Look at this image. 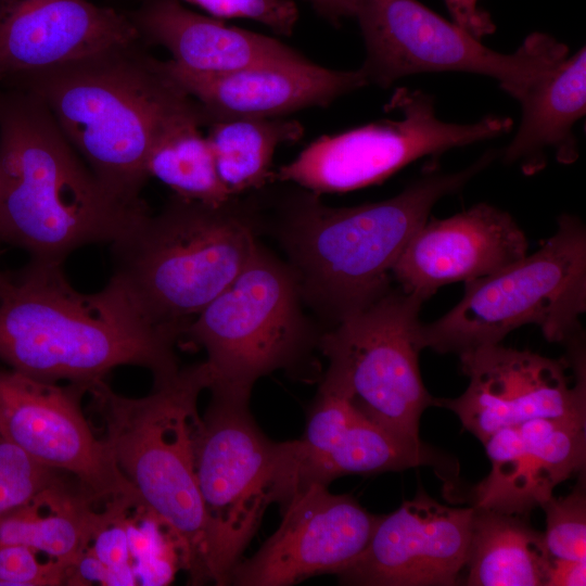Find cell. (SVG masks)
Segmentation results:
<instances>
[{
  "mask_svg": "<svg viewBox=\"0 0 586 586\" xmlns=\"http://www.w3.org/2000/svg\"><path fill=\"white\" fill-rule=\"evenodd\" d=\"M149 214L110 192L44 104L17 90L0 95V242L61 263L90 244H113Z\"/></svg>",
  "mask_w": 586,
  "mask_h": 586,
  "instance_id": "2",
  "label": "cell"
},
{
  "mask_svg": "<svg viewBox=\"0 0 586 586\" xmlns=\"http://www.w3.org/2000/svg\"><path fill=\"white\" fill-rule=\"evenodd\" d=\"M198 103L189 95L167 116L146 157V171L174 190L178 198L220 207L232 201L221 182L213 152L200 126Z\"/></svg>",
  "mask_w": 586,
  "mask_h": 586,
  "instance_id": "26",
  "label": "cell"
},
{
  "mask_svg": "<svg viewBox=\"0 0 586 586\" xmlns=\"http://www.w3.org/2000/svg\"><path fill=\"white\" fill-rule=\"evenodd\" d=\"M139 28L168 50L173 62L199 73H226L305 58L275 38L198 14L178 0H152L138 16Z\"/></svg>",
  "mask_w": 586,
  "mask_h": 586,
  "instance_id": "22",
  "label": "cell"
},
{
  "mask_svg": "<svg viewBox=\"0 0 586 586\" xmlns=\"http://www.w3.org/2000/svg\"><path fill=\"white\" fill-rule=\"evenodd\" d=\"M302 137L303 126L283 117L216 119L206 136L217 174L232 196L264 187L277 148Z\"/></svg>",
  "mask_w": 586,
  "mask_h": 586,
  "instance_id": "27",
  "label": "cell"
},
{
  "mask_svg": "<svg viewBox=\"0 0 586 586\" xmlns=\"http://www.w3.org/2000/svg\"><path fill=\"white\" fill-rule=\"evenodd\" d=\"M278 530L229 576L238 586H289L319 574H336L366 548L381 515L349 495L313 484L281 507Z\"/></svg>",
  "mask_w": 586,
  "mask_h": 586,
  "instance_id": "16",
  "label": "cell"
},
{
  "mask_svg": "<svg viewBox=\"0 0 586 586\" xmlns=\"http://www.w3.org/2000/svg\"><path fill=\"white\" fill-rule=\"evenodd\" d=\"M492 160L486 153L460 171L433 170L375 203L331 207L316 196L304 198L282 232L302 298L335 324L377 301L392 288L396 260L434 205Z\"/></svg>",
  "mask_w": 586,
  "mask_h": 586,
  "instance_id": "3",
  "label": "cell"
},
{
  "mask_svg": "<svg viewBox=\"0 0 586 586\" xmlns=\"http://www.w3.org/2000/svg\"><path fill=\"white\" fill-rule=\"evenodd\" d=\"M488 475L471 493L472 507L527 515L586 463V419L536 418L502 428L484 443Z\"/></svg>",
  "mask_w": 586,
  "mask_h": 586,
  "instance_id": "21",
  "label": "cell"
},
{
  "mask_svg": "<svg viewBox=\"0 0 586 586\" xmlns=\"http://www.w3.org/2000/svg\"><path fill=\"white\" fill-rule=\"evenodd\" d=\"M180 331L148 322L113 281L82 293L61 263L30 258L0 271V360L33 379L88 390L114 368L139 366L154 382L175 374Z\"/></svg>",
  "mask_w": 586,
  "mask_h": 586,
  "instance_id": "1",
  "label": "cell"
},
{
  "mask_svg": "<svg viewBox=\"0 0 586 586\" xmlns=\"http://www.w3.org/2000/svg\"><path fill=\"white\" fill-rule=\"evenodd\" d=\"M469 379L456 398H435L484 443L496 431L536 418L586 419L585 366L498 344L459 355Z\"/></svg>",
  "mask_w": 586,
  "mask_h": 586,
  "instance_id": "15",
  "label": "cell"
},
{
  "mask_svg": "<svg viewBox=\"0 0 586 586\" xmlns=\"http://www.w3.org/2000/svg\"><path fill=\"white\" fill-rule=\"evenodd\" d=\"M282 443L281 496L286 501L313 484L328 486L348 474L400 471L421 466L451 479L458 467L421 440L399 436L374 423L324 375L303 437Z\"/></svg>",
  "mask_w": 586,
  "mask_h": 586,
  "instance_id": "14",
  "label": "cell"
},
{
  "mask_svg": "<svg viewBox=\"0 0 586 586\" xmlns=\"http://www.w3.org/2000/svg\"><path fill=\"white\" fill-rule=\"evenodd\" d=\"M466 283L459 303L420 326L423 348L457 354L500 343L508 333L538 326L549 342L575 344L586 310V230L561 215L540 247L487 277Z\"/></svg>",
  "mask_w": 586,
  "mask_h": 586,
  "instance_id": "7",
  "label": "cell"
},
{
  "mask_svg": "<svg viewBox=\"0 0 586 586\" xmlns=\"http://www.w3.org/2000/svg\"><path fill=\"white\" fill-rule=\"evenodd\" d=\"M157 64L198 103L204 123L234 117H282L306 107L327 106L368 84L360 68L335 71L306 58L216 74L193 72L171 60Z\"/></svg>",
  "mask_w": 586,
  "mask_h": 586,
  "instance_id": "20",
  "label": "cell"
},
{
  "mask_svg": "<svg viewBox=\"0 0 586 586\" xmlns=\"http://www.w3.org/2000/svg\"><path fill=\"white\" fill-rule=\"evenodd\" d=\"M453 22L477 39L491 35L496 26L491 15L480 8V0H444Z\"/></svg>",
  "mask_w": 586,
  "mask_h": 586,
  "instance_id": "34",
  "label": "cell"
},
{
  "mask_svg": "<svg viewBox=\"0 0 586 586\" xmlns=\"http://www.w3.org/2000/svg\"><path fill=\"white\" fill-rule=\"evenodd\" d=\"M56 471L0 437V515L30 502L62 482Z\"/></svg>",
  "mask_w": 586,
  "mask_h": 586,
  "instance_id": "30",
  "label": "cell"
},
{
  "mask_svg": "<svg viewBox=\"0 0 586 586\" xmlns=\"http://www.w3.org/2000/svg\"><path fill=\"white\" fill-rule=\"evenodd\" d=\"M177 196L112 245L113 280L150 323L184 326L238 277L258 244L231 207Z\"/></svg>",
  "mask_w": 586,
  "mask_h": 586,
  "instance_id": "6",
  "label": "cell"
},
{
  "mask_svg": "<svg viewBox=\"0 0 586 586\" xmlns=\"http://www.w3.org/2000/svg\"><path fill=\"white\" fill-rule=\"evenodd\" d=\"M355 17L366 47L360 69L380 87L413 74L462 72L495 79L520 101L569 55L564 43L544 33L531 34L511 54L499 53L417 0H359Z\"/></svg>",
  "mask_w": 586,
  "mask_h": 586,
  "instance_id": "9",
  "label": "cell"
},
{
  "mask_svg": "<svg viewBox=\"0 0 586 586\" xmlns=\"http://www.w3.org/2000/svg\"><path fill=\"white\" fill-rule=\"evenodd\" d=\"M132 508L125 502H110L105 515L95 530L89 549L116 576L118 586L137 585L125 526V517Z\"/></svg>",
  "mask_w": 586,
  "mask_h": 586,
  "instance_id": "31",
  "label": "cell"
},
{
  "mask_svg": "<svg viewBox=\"0 0 586 586\" xmlns=\"http://www.w3.org/2000/svg\"><path fill=\"white\" fill-rule=\"evenodd\" d=\"M542 508L546 514V531L543 536L549 556L565 560H586L584 475L573 492L564 497L552 496Z\"/></svg>",
  "mask_w": 586,
  "mask_h": 586,
  "instance_id": "29",
  "label": "cell"
},
{
  "mask_svg": "<svg viewBox=\"0 0 586 586\" xmlns=\"http://www.w3.org/2000/svg\"><path fill=\"white\" fill-rule=\"evenodd\" d=\"M320 15L330 22L339 23L345 17L355 16L359 0H306Z\"/></svg>",
  "mask_w": 586,
  "mask_h": 586,
  "instance_id": "36",
  "label": "cell"
},
{
  "mask_svg": "<svg viewBox=\"0 0 586 586\" xmlns=\"http://www.w3.org/2000/svg\"><path fill=\"white\" fill-rule=\"evenodd\" d=\"M38 553L25 545L0 543V585L65 584L69 568L53 560L40 561Z\"/></svg>",
  "mask_w": 586,
  "mask_h": 586,
  "instance_id": "33",
  "label": "cell"
},
{
  "mask_svg": "<svg viewBox=\"0 0 586 586\" xmlns=\"http://www.w3.org/2000/svg\"><path fill=\"white\" fill-rule=\"evenodd\" d=\"M208 386L204 361L154 382L152 392L140 398L116 394L104 380L88 390L115 462L141 505L180 540L193 584L207 582V518L195 474V440L202 419L198 400Z\"/></svg>",
  "mask_w": 586,
  "mask_h": 586,
  "instance_id": "5",
  "label": "cell"
},
{
  "mask_svg": "<svg viewBox=\"0 0 586 586\" xmlns=\"http://www.w3.org/2000/svg\"><path fill=\"white\" fill-rule=\"evenodd\" d=\"M519 103L521 122L504 161L526 175L542 170L549 152L559 163H574L578 148L573 127L586 112L585 47L537 80Z\"/></svg>",
  "mask_w": 586,
  "mask_h": 586,
  "instance_id": "23",
  "label": "cell"
},
{
  "mask_svg": "<svg viewBox=\"0 0 586 586\" xmlns=\"http://www.w3.org/2000/svg\"><path fill=\"white\" fill-rule=\"evenodd\" d=\"M586 584V560L551 558L546 586H584Z\"/></svg>",
  "mask_w": 586,
  "mask_h": 586,
  "instance_id": "35",
  "label": "cell"
},
{
  "mask_svg": "<svg viewBox=\"0 0 586 586\" xmlns=\"http://www.w3.org/2000/svg\"><path fill=\"white\" fill-rule=\"evenodd\" d=\"M387 107L400 112V118L322 136L281 166L277 177L316 194L353 191L380 183L424 156L502 136L512 126L500 116L472 124L443 122L431 94L407 88L397 89Z\"/></svg>",
  "mask_w": 586,
  "mask_h": 586,
  "instance_id": "12",
  "label": "cell"
},
{
  "mask_svg": "<svg viewBox=\"0 0 586 586\" xmlns=\"http://www.w3.org/2000/svg\"><path fill=\"white\" fill-rule=\"evenodd\" d=\"M206 11L215 18H249L273 31L289 36L298 17L292 0H183Z\"/></svg>",
  "mask_w": 586,
  "mask_h": 586,
  "instance_id": "32",
  "label": "cell"
},
{
  "mask_svg": "<svg viewBox=\"0 0 586 586\" xmlns=\"http://www.w3.org/2000/svg\"><path fill=\"white\" fill-rule=\"evenodd\" d=\"M85 393L77 384L61 386L0 370V437L37 462L72 474L93 502L139 506L136 488L82 415Z\"/></svg>",
  "mask_w": 586,
  "mask_h": 586,
  "instance_id": "13",
  "label": "cell"
},
{
  "mask_svg": "<svg viewBox=\"0 0 586 586\" xmlns=\"http://www.w3.org/2000/svg\"><path fill=\"white\" fill-rule=\"evenodd\" d=\"M117 50L37 73L15 89L39 99L103 186L138 203L146 157L169 113L186 94L157 62Z\"/></svg>",
  "mask_w": 586,
  "mask_h": 586,
  "instance_id": "4",
  "label": "cell"
},
{
  "mask_svg": "<svg viewBox=\"0 0 586 586\" xmlns=\"http://www.w3.org/2000/svg\"><path fill=\"white\" fill-rule=\"evenodd\" d=\"M473 513L472 506H445L420 488L380 517L364 551L335 575L345 585H455L466 566Z\"/></svg>",
  "mask_w": 586,
  "mask_h": 586,
  "instance_id": "17",
  "label": "cell"
},
{
  "mask_svg": "<svg viewBox=\"0 0 586 586\" xmlns=\"http://www.w3.org/2000/svg\"><path fill=\"white\" fill-rule=\"evenodd\" d=\"M281 467V442L260 431L249 402L212 395L195 440V474L207 518V582L229 585L266 508L279 501Z\"/></svg>",
  "mask_w": 586,
  "mask_h": 586,
  "instance_id": "10",
  "label": "cell"
},
{
  "mask_svg": "<svg viewBox=\"0 0 586 586\" xmlns=\"http://www.w3.org/2000/svg\"><path fill=\"white\" fill-rule=\"evenodd\" d=\"M528 242L513 217L476 204L444 219L426 220L410 238L393 269L398 288L426 301L441 286L493 275L527 254Z\"/></svg>",
  "mask_w": 586,
  "mask_h": 586,
  "instance_id": "19",
  "label": "cell"
},
{
  "mask_svg": "<svg viewBox=\"0 0 586 586\" xmlns=\"http://www.w3.org/2000/svg\"><path fill=\"white\" fill-rule=\"evenodd\" d=\"M550 559L543 533L521 517L474 508L467 585L546 586Z\"/></svg>",
  "mask_w": 586,
  "mask_h": 586,
  "instance_id": "25",
  "label": "cell"
},
{
  "mask_svg": "<svg viewBox=\"0 0 586 586\" xmlns=\"http://www.w3.org/2000/svg\"><path fill=\"white\" fill-rule=\"evenodd\" d=\"M131 509V508H130ZM128 510L125 526L131 565L141 585H166L184 568L183 548L174 531L143 506Z\"/></svg>",
  "mask_w": 586,
  "mask_h": 586,
  "instance_id": "28",
  "label": "cell"
},
{
  "mask_svg": "<svg viewBox=\"0 0 586 586\" xmlns=\"http://www.w3.org/2000/svg\"><path fill=\"white\" fill-rule=\"evenodd\" d=\"M423 302L391 288L318 341L329 361L326 374L343 387L354 407L374 423L410 440H420L421 415L435 405L419 368Z\"/></svg>",
  "mask_w": 586,
  "mask_h": 586,
  "instance_id": "11",
  "label": "cell"
},
{
  "mask_svg": "<svg viewBox=\"0 0 586 586\" xmlns=\"http://www.w3.org/2000/svg\"><path fill=\"white\" fill-rule=\"evenodd\" d=\"M1 271V270H0Z\"/></svg>",
  "mask_w": 586,
  "mask_h": 586,
  "instance_id": "37",
  "label": "cell"
},
{
  "mask_svg": "<svg viewBox=\"0 0 586 586\" xmlns=\"http://www.w3.org/2000/svg\"><path fill=\"white\" fill-rule=\"evenodd\" d=\"M291 267L257 246L238 277L193 317L181 339L207 355L212 395L250 402L258 379L293 367L311 343Z\"/></svg>",
  "mask_w": 586,
  "mask_h": 586,
  "instance_id": "8",
  "label": "cell"
},
{
  "mask_svg": "<svg viewBox=\"0 0 586 586\" xmlns=\"http://www.w3.org/2000/svg\"><path fill=\"white\" fill-rule=\"evenodd\" d=\"M93 500L64 481L30 502L0 515V543L28 546L69 570L77 563L104 519Z\"/></svg>",
  "mask_w": 586,
  "mask_h": 586,
  "instance_id": "24",
  "label": "cell"
},
{
  "mask_svg": "<svg viewBox=\"0 0 586 586\" xmlns=\"http://www.w3.org/2000/svg\"><path fill=\"white\" fill-rule=\"evenodd\" d=\"M137 26L87 0H0V82L127 49Z\"/></svg>",
  "mask_w": 586,
  "mask_h": 586,
  "instance_id": "18",
  "label": "cell"
}]
</instances>
